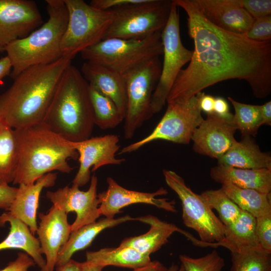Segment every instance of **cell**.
<instances>
[{
  "label": "cell",
  "mask_w": 271,
  "mask_h": 271,
  "mask_svg": "<svg viewBox=\"0 0 271 271\" xmlns=\"http://www.w3.org/2000/svg\"><path fill=\"white\" fill-rule=\"evenodd\" d=\"M187 15L188 34L194 49L188 66L179 73L167 102H184L219 82L246 81L253 94L264 98L271 92V43L256 42L226 31L203 16L196 0H173Z\"/></svg>",
  "instance_id": "obj_1"
},
{
  "label": "cell",
  "mask_w": 271,
  "mask_h": 271,
  "mask_svg": "<svg viewBox=\"0 0 271 271\" xmlns=\"http://www.w3.org/2000/svg\"><path fill=\"white\" fill-rule=\"evenodd\" d=\"M71 60L63 57L31 66L0 94V118L14 129L43 123Z\"/></svg>",
  "instance_id": "obj_2"
},
{
  "label": "cell",
  "mask_w": 271,
  "mask_h": 271,
  "mask_svg": "<svg viewBox=\"0 0 271 271\" xmlns=\"http://www.w3.org/2000/svg\"><path fill=\"white\" fill-rule=\"evenodd\" d=\"M14 129L18 159L14 184H33L53 171L69 173L73 170L68 160L77 159L78 155L72 142L43 123Z\"/></svg>",
  "instance_id": "obj_3"
},
{
  "label": "cell",
  "mask_w": 271,
  "mask_h": 271,
  "mask_svg": "<svg viewBox=\"0 0 271 271\" xmlns=\"http://www.w3.org/2000/svg\"><path fill=\"white\" fill-rule=\"evenodd\" d=\"M43 123L70 142L90 138L94 122L89 85L72 64L64 73Z\"/></svg>",
  "instance_id": "obj_4"
},
{
  "label": "cell",
  "mask_w": 271,
  "mask_h": 271,
  "mask_svg": "<svg viewBox=\"0 0 271 271\" xmlns=\"http://www.w3.org/2000/svg\"><path fill=\"white\" fill-rule=\"evenodd\" d=\"M48 19L26 37L5 47L10 61L11 78L31 66L53 63L62 57L61 43L68 12L64 0H46Z\"/></svg>",
  "instance_id": "obj_5"
},
{
  "label": "cell",
  "mask_w": 271,
  "mask_h": 271,
  "mask_svg": "<svg viewBox=\"0 0 271 271\" xmlns=\"http://www.w3.org/2000/svg\"><path fill=\"white\" fill-rule=\"evenodd\" d=\"M162 32L140 40L103 39L80 53L86 62L109 68L123 75L136 66L163 55Z\"/></svg>",
  "instance_id": "obj_6"
},
{
  "label": "cell",
  "mask_w": 271,
  "mask_h": 271,
  "mask_svg": "<svg viewBox=\"0 0 271 271\" xmlns=\"http://www.w3.org/2000/svg\"><path fill=\"white\" fill-rule=\"evenodd\" d=\"M68 22L61 43L62 56L70 59L103 40L113 15L97 9L83 0H64Z\"/></svg>",
  "instance_id": "obj_7"
},
{
  "label": "cell",
  "mask_w": 271,
  "mask_h": 271,
  "mask_svg": "<svg viewBox=\"0 0 271 271\" xmlns=\"http://www.w3.org/2000/svg\"><path fill=\"white\" fill-rule=\"evenodd\" d=\"M172 1L144 0L111 10L112 21L103 39L140 40L162 32L168 20Z\"/></svg>",
  "instance_id": "obj_8"
},
{
  "label": "cell",
  "mask_w": 271,
  "mask_h": 271,
  "mask_svg": "<svg viewBox=\"0 0 271 271\" xmlns=\"http://www.w3.org/2000/svg\"><path fill=\"white\" fill-rule=\"evenodd\" d=\"M167 185L179 198L182 207V219L184 225L198 234L200 240L193 237L190 240L195 245L204 246L222 240L225 226L209 207L201 195L194 193L187 186L184 180L174 171H163Z\"/></svg>",
  "instance_id": "obj_9"
},
{
  "label": "cell",
  "mask_w": 271,
  "mask_h": 271,
  "mask_svg": "<svg viewBox=\"0 0 271 271\" xmlns=\"http://www.w3.org/2000/svg\"><path fill=\"white\" fill-rule=\"evenodd\" d=\"M161 68L159 57H157L123 75L127 95L123 127L126 140L132 138L136 130L153 115L151 110L152 98Z\"/></svg>",
  "instance_id": "obj_10"
},
{
  "label": "cell",
  "mask_w": 271,
  "mask_h": 271,
  "mask_svg": "<svg viewBox=\"0 0 271 271\" xmlns=\"http://www.w3.org/2000/svg\"><path fill=\"white\" fill-rule=\"evenodd\" d=\"M202 94V92H199L184 102L168 103L165 113L152 132L142 140L122 148L118 154L133 152L157 140L189 144L194 131L204 119L200 108Z\"/></svg>",
  "instance_id": "obj_11"
},
{
  "label": "cell",
  "mask_w": 271,
  "mask_h": 271,
  "mask_svg": "<svg viewBox=\"0 0 271 271\" xmlns=\"http://www.w3.org/2000/svg\"><path fill=\"white\" fill-rule=\"evenodd\" d=\"M177 6L172 1L167 22L162 32L164 60L160 78L153 92L151 110L154 114L163 108L168 94L182 67L190 62L193 50L185 48L180 34Z\"/></svg>",
  "instance_id": "obj_12"
},
{
  "label": "cell",
  "mask_w": 271,
  "mask_h": 271,
  "mask_svg": "<svg viewBox=\"0 0 271 271\" xmlns=\"http://www.w3.org/2000/svg\"><path fill=\"white\" fill-rule=\"evenodd\" d=\"M119 141L117 135L106 134L72 142L73 148L78 153L79 162L72 185L79 188L86 184L90 179V171L94 172L105 165H119L124 162V159L116 158L120 148Z\"/></svg>",
  "instance_id": "obj_13"
},
{
  "label": "cell",
  "mask_w": 271,
  "mask_h": 271,
  "mask_svg": "<svg viewBox=\"0 0 271 271\" xmlns=\"http://www.w3.org/2000/svg\"><path fill=\"white\" fill-rule=\"evenodd\" d=\"M97 177L93 175L89 187L86 191H81L79 187L72 185L47 192L46 197L53 203V206L67 214L70 212L76 213V218L71 225V231L96 221L101 215L97 193Z\"/></svg>",
  "instance_id": "obj_14"
},
{
  "label": "cell",
  "mask_w": 271,
  "mask_h": 271,
  "mask_svg": "<svg viewBox=\"0 0 271 271\" xmlns=\"http://www.w3.org/2000/svg\"><path fill=\"white\" fill-rule=\"evenodd\" d=\"M43 24L35 2L0 0V45L23 38Z\"/></svg>",
  "instance_id": "obj_15"
},
{
  "label": "cell",
  "mask_w": 271,
  "mask_h": 271,
  "mask_svg": "<svg viewBox=\"0 0 271 271\" xmlns=\"http://www.w3.org/2000/svg\"><path fill=\"white\" fill-rule=\"evenodd\" d=\"M236 130L232 119H225L214 113L207 114L206 118L193 133V149L200 155L218 160L236 141Z\"/></svg>",
  "instance_id": "obj_16"
},
{
  "label": "cell",
  "mask_w": 271,
  "mask_h": 271,
  "mask_svg": "<svg viewBox=\"0 0 271 271\" xmlns=\"http://www.w3.org/2000/svg\"><path fill=\"white\" fill-rule=\"evenodd\" d=\"M106 181L108 184L106 190L98 194L100 213L105 217L113 218L122 208L137 203L153 205L173 213L177 211L174 201L157 198L168 193L167 190L162 187L154 192H143L126 189L110 177Z\"/></svg>",
  "instance_id": "obj_17"
},
{
  "label": "cell",
  "mask_w": 271,
  "mask_h": 271,
  "mask_svg": "<svg viewBox=\"0 0 271 271\" xmlns=\"http://www.w3.org/2000/svg\"><path fill=\"white\" fill-rule=\"evenodd\" d=\"M40 219L36 232L42 254L46 256V265L41 271H53L58 253L66 243L71 232L67 213L53 206L46 214L39 213Z\"/></svg>",
  "instance_id": "obj_18"
},
{
  "label": "cell",
  "mask_w": 271,
  "mask_h": 271,
  "mask_svg": "<svg viewBox=\"0 0 271 271\" xmlns=\"http://www.w3.org/2000/svg\"><path fill=\"white\" fill-rule=\"evenodd\" d=\"M206 19L214 25L231 33L244 35L254 19L238 0H196Z\"/></svg>",
  "instance_id": "obj_19"
},
{
  "label": "cell",
  "mask_w": 271,
  "mask_h": 271,
  "mask_svg": "<svg viewBox=\"0 0 271 271\" xmlns=\"http://www.w3.org/2000/svg\"><path fill=\"white\" fill-rule=\"evenodd\" d=\"M56 179V173H49L38 179L34 183L19 184L16 197L7 210L26 224L33 235L38 228L36 216L40 193L43 188L54 186Z\"/></svg>",
  "instance_id": "obj_20"
},
{
  "label": "cell",
  "mask_w": 271,
  "mask_h": 271,
  "mask_svg": "<svg viewBox=\"0 0 271 271\" xmlns=\"http://www.w3.org/2000/svg\"><path fill=\"white\" fill-rule=\"evenodd\" d=\"M80 71L90 86L114 102L124 119L127 95L123 75L104 66L86 61Z\"/></svg>",
  "instance_id": "obj_21"
},
{
  "label": "cell",
  "mask_w": 271,
  "mask_h": 271,
  "mask_svg": "<svg viewBox=\"0 0 271 271\" xmlns=\"http://www.w3.org/2000/svg\"><path fill=\"white\" fill-rule=\"evenodd\" d=\"M211 179L221 184L230 183L241 188L269 194L271 170L244 169L217 165L210 171Z\"/></svg>",
  "instance_id": "obj_22"
},
{
  "label": "cell",
  "mask_w": 271,
  "mask_h": 271,
  "mask_svg": "<svg viewBox=\"0 0 271 271\" xmlns=\"http://www.w3.org/2000/svg\"><path fill=\"white\" fill-rule=\"evenodd\" d=\"M6 222L10 224V231L6 238L0 242V251L8 249L23 250L33 259L42 270L46 265L43 257L39 239L34 236L29 227L8 212L0 215V226Z\"/></svg>",
  "instance_id": "obj_23"
},
{
  "label": "cell",
  "mask_w": 271,
  "mask_h": 271,
  "mask_svg": "<svg viewBox=\"0 0 271 271\" xmlns=\"http://www.w3.org/2000/svg\"><path fill=\"white\" fill-rule=\"evenodd\" d=\"M218 160V165L244 169L271 170V156L260 151L250 136H242Z\"/></svg>",
  "instance_id": "obj_24"
},
{
  "label": "cell",
  "mask_w": 271,
  "mask_h": 271,
  "mask_svg": "<svg viewBox=\"0 0 271 271\" xmlns=\"http://www.w3.org/2000/svg\"><path fill=\"white\" fill-rule=\"evenodd\" d=\"M134 220L148 224L150 230L146 233L123 239L119 246L129 247L139 252L150 255L168 242L171 235L180 229L173 223L160 220L153 215L138 217Z\"/></svg>",
  "instance_id": "obj_25"
},
{
  "label": "cell",
  "mask_w": 271,
  "mask_h": 271,
  "mask_svg": "<svg viewBox=\"0 0 271 271\" xmlns=\"http://www.w3.org/2000/svg\"><path fill=\"white\" fill-rule=\"evenodd\" d=\"M133 220L134 218L129 215L116 219L105 217L71 231L68 240L58 253L56 265L66 262L71 259L74 253L88 247L97 235L103 230Z\"/></svg>",
  "instance_id": "obj_26"
},
{
  "label": "cell",
  "mask_w": 271,
  "mask_h": 271,
  "mask_svg": "<svg viewBox=\"0 0 271 271\" xmlns=\"http://www.w3.org/2000/svg\"><path fill=\"white\" fill-rule=\"evenodd\" d=\"M204 246H223L230 252L250 248L261 247L255 233V218L241 210L237 220L225 226V235L222 240L206 244Z\"/></svg>",
  "instance_id": "obj_27"
},
{
  "label": "cell",
  "mask_w": 271,
  "mask_h": 271,
  "mask_svg": "<svg viewBox=\"0 0 271 271\" xmlns=\"http://www.w3.org/2000/svg\"><path fill=\"white\" fill-rule=\"evenodd\" d=\"M86 261L103 266L113 265L136 269L150 264V255L142 254L129 247L119 246L87 251Z\"/></svg>",
  "instance_id": "obj_28"
},
{
  "label": "cell",
  "mask_w": 271,
  "mask_h": 271,
  "mask_svg": "<svg viewBox=\"0 0 271 271\" xmlns=\"http://www.w3.org/2000/svg\"><path fill=\"white\" fill-rule=\"evenodd\" d=\"M221 188L241 210L255 218L271 213L270 193L241 188L230 183L222 184Z\"/></svg>",
  "instance_id": "obj_29"
},
{
  "label": "cell",
  "mask_w": 271,
  "mask_h": 271,
  "mask_svg": "<svg viewBox=\"0 0 271 271\" xmlns=\"http://www.w3.org/2000/svg\"><path fill=\"white\" fill-rule=\"evenodd\" d=\"M18 159L15 129L0 118V185L13 182Z\"/></svg>",
  "instance_id": "obj_30"
},
{
  "label": "cell",
  "mask_w": 271,
  "mask_h": 271,
  "mask_svg": "<svg viewBox=\"0 0 271 271\" xmlns=\"http://www.w3.org/2000/svg\"><path fill=\"white\" fill-rule=\"evenodd\" d=\"M89 95L94 124L100 128L107 129L115 128L124 120V117L114 102L90 85Z\"/></svg>",
  "instance_id": "obj_31"
},
{
  "label": "cell",
  "mask_w": 271,
  "mask_h": 271,
  "mask_svg": "<svg viewBox=\"0 0 271 271\" xmlns=\"http://www.w3.org/2000/svg\"><path fill=\"white\" fill-rule=\"evenodd\" d=\"M230 271H271V253L261 247L230 252Z\"/></svg>",
  "instance_id": "obj_32"
},
{
  "label": "cell",
  "mask_w": 271,
  "mask_h": 271,
  "mask_svg": "<svg viewBox=\"0 0 271 271\" xmlns=\"http://www.w3.org/2000/svg\"><path fill=\"white\" fill-rule=\"evenodd\" d=\"M234 109L232 122L242 136H255L261 125L260 105L243 103L228 97Z\"/></svg>",
  "instance_id": "obj_33"
},
{
  "label": "cell",
  "mask_w": 271,
  "mask_h": 271,
  "mask_svg": "<svg viewBox=\"0 0 271 271\" xmlns=\"http://www.w3.org/2000/svg\"><path fill=\"white\" fill-rule=\"evenodd\" d=\"M201 196L212 209L216 210L219 219L225 226L234 222L241 210L226 195L221 188L203 192Z\"/></svg>",
  "instance_id": "obj_34"
},
{
  "label": "cell",
  "mask_w": 271,
  "mask_h": 271,
  "mask_svg": "<svg viewBox=\"0 0 271 271\" xmlns=\"http://www.w3.org/2000/svg\"><path fill=\"white\" fill-rule=\"evenodd\" d=\"M179 259L185 271H221L225 265L224 259L216 250L198 258L181 254Z\"/></svg>",
  "instance_id": "obj_35"
},
{
  "label": "cell",
  "mask_w": 271,
  "mask_h": 271,
  "mask_svg": "<svg viewBox=\"0 0 271 271\" xmlns=\"http://www.w3.org/2000/svg\"><path fill=\"white\" fill-rule=\"evenodd\" d=\"M247 38L256 42H270L271 16L255 18L245 34Z\"/></svg>",
  "instance_id": "obj_36"
},
{
  "label": "cell",
  "mask_w": 271,
  "mask_h": 271,
  "mask_svg": "<svg viewBox=\"0 0 271 271\" xmlns=\"http://www.w3.org/2000/svg\"><path fill=\"white\" fill-rule=\"evenodd\" d=\"M255 233L261 248L271 253V213L255 218Z\"/></svg>",
  "instance_id": "obj_37"
},
{
  "label": "cell",
  "mask_w": 271,
  "mask_h": 271,
  "mask_svg": "<svg viewBox=\"0 0 271 271\" xmlns=\"http://www.w3.org/2000/svg\"><path fill=\"white\" fill-rule=\"evenodd\" d=\"M238 2L253 19L271 16L270 0H238Z\"/></svg>",
  "instance_id": "obj_38"
},
{
  "label": "cell",
  "mask_w": 271,
  "mask_h": 271,
  "mask_svg": "<svg viewBox=\"0 0 271 271\" xmlns=\"http://www.w3.org/2000/svg\"><path fill=\"white\" fill-rule=\"evenodd\" d=\"M35 262L27 253L19 252L17 258L10 262L0 271H28L29 267L35 265Z\"/></svg>",
  "instance_id": "obj_39"
},
{
  "label": "cell",
  "mask_w": 271,
  "mask_h": 271,
  "mask_svg": "<svg viewBox=\"0 0 271 271\" xmlns=\"http://www.w3.org/2000/svg\"><path fill=\"white\" fill-rule=\"evenodd\" d=\"M144 0H92L89 4L99 10H110L123 6L142 2Z\"/></svg>",
  "instance_id": "obj_40"
},
{
  "label": "cell",
  "mask_w": 271,
  "mask_h": 271,
  "mask_svg": "<svg viewBox=\"0 0 271 271\" xmlns=\"http://www.w3.org/2000/svg\"><path fill=\"white\" fill-rule=\"evenodd\" d=\"M18 188L11 187L9 184L0 185V208L6 211L14 201Z\"/></svg>",
  "instance_id": "obj_41"
},
{
  "label": "cell",
  "mask_w": 271,
  "mask_h": 271,
  "mask_svg": "<svg viewBox=\"0 0 271 271\" xmlns=\"http://www.w3.org/2000/svg\"><path fill=\"white\" fill-rule=\"evenodd\" d=\"M213 113L227 119H232L233 116L230 112L227 102L221 97H217L215 98Z\"/></svg>",
  "instance_id": "obj_42"
},
{
  "label": "cell",
  "mask_w": 271,
  "mask_h": 271,
  "mask_svg": "<svg viewBox=\"0 0 271 271\" xmlns=\"http://www.w3.org/2000/svg\"><path fill=\"white\" fill-rule=\"evenodd\" d=\"M215 98L214 96L203 92L200 100L201 110L207 114L213 113Z\"/></svg>",
  "instance_id": "obj_43"
},
{
  "label": "cell",
  "mask_w": 271,
  "mask_h": 271,
  "mask_svg": "<svg viewBox=\"0 0 271 271\" xmlns=\"http://www.w3.org/2000/svg\"><path fill=\"white\" fill-rule=\"evenodd\" d=\"M261 125H271V101H269L260 105Z\"/></svg>",
  "instance_id": "obj_44"
},
{
  "label": "cell",
  "mask_w": 271,
  "mask_h": 271,
  "mask_svg": "<svg viewBox=\"0 0 271 271\" xmlns=\"http://www.w3.org/2000/svg\"><path fill=\"white\" fill-rule=\"evenodd\" d=\"M56 271H81L82 263L73 259H70L66 262L56 266Z\"/></svg>",
  "instance_id": "obj_45"
},
{
  "label": "cell",
  "mask_w": 271,
  "mask_h": 271,
  "mask_svg": "<svg viewBox=\"0 0 271 271\" xmlns=\"http://www.w3.org/2000/svg\"><path fill=\"white\" fill-rule=\"evenodd\" d=\"M12 66L8 57L6 56L0 59V81L10 75Z\"/></svg>",
  "instance_id": "obj_46"
},
{
  "label": "cell",
  "mask_w": 271,
  "mask_h": 271,
  "mask_svg": "<svg viewBox=\"0 0 271 271\" xmlns=\"http://www.w3.org/2000/svg\"><path fill=\"white\" fill-rule=\"evenodd\" d=\"M167 268L158 261H152L147 265L134 269L133 271H167Z\"/></svg>",
  "instance_id": "obj_47"
},
{
  "label": "cell",
  "mask_w": 271,
  "mask_h": 271,
  "mask_svg": "<svg viewBox=\"0 0 271 271\" xmlns=\"http://www.w3.org/2000/svg\"><path fill=\"white\" fill-rule=\"evenodd\" d=\"M103 266L94 264L87 261L82 262L81 271H102Z\"/></svg>",
  "instance_id": "obj_48"
},
{
  "label": "cell",
  "mask_w": 271,
  "mask_h": 271,
  "mask_svg": "<svg viewBox=\"0 0 271 271\" xmlns=\"http://www.w3.org/2000/svg\"><path fill=\"white\" fill-rule=\"evenodd\" d=\"M167 271H185V269L182 264L179 267L177 264H173L170 267L167 268Z\"/></svg>",
  "instance_id": "obj_49"
},
{
  "label": "cell",
  "mask_w": 271,
  "mask_h": 271,
  "mask_svg": "<svg viewBox=\"0 0 271 271\" xmlns=\"http://www.w3.org/2000/svg\"><path fill=\"white\" fill-rule=\"evenodd\" d=\"M5 51V48L0 45V52H3Z\"/></svg>",
  "instance_id": "obj_50"
}]
</instances>
